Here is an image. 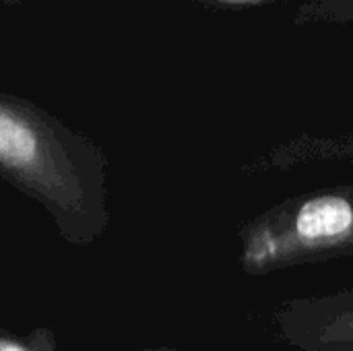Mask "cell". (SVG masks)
Segmentation results:
<instances>
[{"label": "cell", "mask_w": 353, "mask_h": 351, "mask_svg": "<svg viewBox=\"0 0 353 351\" xmlns=\"http://www.w3.org/2000/svg\"><path fill=\"white\" fill-rule=\"evenodd\" d=\"M221 6L230 8H256V6H283L292 2H302V0H211Z\"/></svg>", "instance_id": "5b68a950"}, {"label": "cell", "mask_w": 353, "mask_h": 351, "mask_svg": "<svg viewBox=\"0 0 353 351\" xmlns=\"http://www.w3.org/2000/svg\"><path fill=\"white\" fill-rule=\"evenodd\" d=\"M294 23L304 25H350L353 23V0H302Z\"/></svg>", "instance_id": "277c9868"}, {"label": "cell", "mask_w": 353, "mask_h": 351, "mask_svg": "<svg viewBox=\"0 0 353 351\" xmlns=\"http://www.w3.org/2000/svg\"><path fill=\"white\" fill-rule=\"evenodd\" d=\"M37 157L33 130L14 116L0 110V161L12 168L29 166Z\"/></svg>", "instance_id": "3957f363"}, {"label": "cell", "mask_w": 353, "mask_h": 351, "mask_svg": "<svg viewBox=\"0 0 353 351\" xmlns=\"http://www.w3.org/2000/svg\"><path fill=\"white\" fill-rule=\"evenodd\" d=\"M250 267L283 265L353 250V182L285 199L244 230Z\"/></svg>", "instance_id": "6da1fadb"}, {"label": "cell", "mask_w": 353, "mask_h": 351, "mask_svg": "<svg viewBox=\"0 0 353 351\" xmlns=\"http://www.w3.org/2000/svg\"><path fill=\"white\" fill-rule=\"evenodd\" d=\"M2 351H19V350H14V348H4Z\"/></svg>", "instance_id": "8992f818"}, {"label": "cell", "mask_w": 353, "mask_h": 351, "mask_svg": "<svg viewBox=\"0 0 353 351\" xmlns=\"http://www.w3.org/2000/svg\"><path fill=\"white\" fill-rule=\"evenodd\" d=\"M353 130L339 134H298L269 151L256 161L259 170L277 172L292 170L298 166L329 163V161H352Z\"/></svg>", "instance_id": "7a4b0ae2"}]
</instances>
